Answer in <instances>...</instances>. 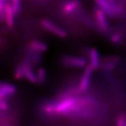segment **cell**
<instances>
[{
	"mask_svg": "<svg viewBox=\"0 0 126 126\" xmlns=\"http://www.w3.org/2000/svg\"><path fill=\"white\" fill-rule=\"evenodd\" d=\"M96 6L101 9L108 17L113 18L122 13V6L112 0H95Z\"/></svg>",
	"mask_w": 126,
	"mask_h": 126,
	"instance_id": "1",
	"label": "cell"
},
{
	"mask_svg": "<svg viewBox=\"0 0 126 126\" xmlns=\"http://www.w3.org/2000/svg\"><path fill=\"white\" fill-rule=\"evenodd\" d=\"M94 16L95 24L99 31L102 34H109L110 25L108 21L109 17L107 15L96 6L94 11Z\"/></svg>",
	"mask_w": 126,
	"mask_h": 126,
	"instance_id": "2",
	"label": "cell"
},
{
	"mask_svg": "<svg viewBox=\"0 0 126 126\" xmlns=\"http://www.w3.org/2000/svg\"><path fill=\"white\" fill-rule=\"evenodd\" d=\"M40 25L46 31L59 38H64L67 36V32L64 28L49 19H42Z\"/></svg>",
	"mask_w": 126,
	"mask_h": 126,
	"instance_id": "3",
	"label": "cell"
},
{
	"mask_svg": "<svg viewBox=\"0 0 126 126\" xmlns=\"http://www.w3.org/2000/svg\"><path fill=\"white\" fill-rule=\"evenodd\" d=\"M59 63L65 67L82 68L86 67L87 60L81 57L64 55L59 59Z\"/></svg>",
	"mask_w": 126,
	"mask_h": 126,
	"instance_id": "4",
	"label": "cell"
},
{
	"mask_svg": "<svg viewBox=\"0 0 126 126\" xmlns=\"http://www.w3.org/2000/svg\"><path fill=\"white\" fill-rule=\"evenodd\" d=\"M81 3L79 0H66L61 5L62 12L66 16L73 15L80 12Z\"/></svg>",
	"mask_w": 126,
	"mask_h": 126,
	"instance_id": "5",
	"label": "cell"
},
{
	"mask_svg": "<svg viewBox=\"0 0 126 126\" xmlns=\"http://www.w3.org/2000/svg\"><path fill=\"white\" fill-rule=\"evenodd\" d=\"M16 92L15 86L8 82L0 81V99L10 100Z\"/></svg>",
	"mask_w": 126,
	"mask_h": 126,
	"instance_id": "6",
	"label": "cell"
},
{
	"mask_svg": "<svg viewBox=\"0 0 126 126\" xmlns=\"http://www.w3.org/2000/svg\"><path fill=\"white\" fill-rule=\"evenodd\" d=\"M48 50V45L43 41L38 40H33L30 41L27 45L28 52L42 54Z\"/></svg>",
	"mask_w": 126,
	"mask_h": 126,
	"instance_id": "7",
	"label": "cell"
},
{
	"mask_svg": "<svg viewBox=\"0 0 126 126\" xmlns=\"http://www.w3.org/2000/svg\"><path fill=\"white\" fill-rule=\"evenodd\" d=\"M89 66L93 70L96 69L100 66V57L98 50L95 48L90 49L88 52Z\"/></svg>",
	"mask_w": 126,
	"mask_h": 126,
	"instance_id": "8",
	"label": "cell"
},
{
	"mask_svg": "<svg viewBox=\"0 0 126 126\" xmlns=\"http://www.w3.org/2000/svg\"><path fill=\"white\" fill-rule=\"evenodd\" d=\"M13 10L9 3L5 4V21L9 28L13 27L15 23V16Z\"/></svg>",
	"mask_w": 126,
	"mask_h": 126,
	"instance_id": "9",
	"label": "cell"
},
{
	"mask_svg": "<svg viewBox=\"0 0 126 126\" xmlns=\"http://www.w3.org/2000/svg\"><path fill=\"white\" fill-rule=\"evenodd\" d=\"M110 39L111 42L113 44L115 45H120L122 43V34L120 32H114L111 35Z\"/></svg>",
	"mask_w": 126,
	"mask_h": 126,
	"instance_id": "10",
	"label": "cell"
},
{
	"mask_svg": "<svg viewBox=\"0 0 126 126\" xmlns=\"http://www.w3.org/2000/svg\"><path fill=\"white\" fill-rule=\"evenodd\" d=\"M10 4L16 16L20 13L22 9V0H11Z\"/></svg>",
	"mask_w": 126,
	"mask_h": 126,
	"instance_id": "11",
	"label": "cell"
},
{
	"mask_svg": "<svg viewBox=\"0 0 126 126\" xmlns=\"http://www.w3.org/2000/svg\"><path fill=\"white\" fill-rule=\"evenodd\" d=\"M81 17L85 24L89 27H92L93 25V23L87 15L84 12H81Z\"/></svg>",
	"mask_w": 126,
	"mask_h": 126,
	"instance_id": "12",
	"label": "cell"
},
{
	"mask_svg": "<svg viewBox=\"0 0 126 126\" xmlns=\"http://www.w3.org/2000/svg\"><path fill=\"white\" fill-rule=\"evenodd\" d=\"M5 2L0 0V21H5Z\"/></svg>",
	"mask_w": 126,
	"mask_h": 126,
	"instance_id": "13",
	"label": "cell"
},
{
	"mask_svg": "<svg viewBox=\"0 0 126 126\" xmlns=\"http://www.w3.org/2000/svg\"><path fill=\"white\" fill-rule=\"evenodd\" d=\"M125 116L121 115L117 120L116 126H125Z\"/></svg>",
	"mask_w": 126,
	"mask_h": 126,
	"instance_id": "14",
	"label": "cell"
},
{
	"mask_svg": "<svg viewBox=\"0 0 126 126\" xmlns=\"http://www.w3.org/2000/svg\"><path fill=\"white\" fill-rule=\"evenodd\" d=\"M2 0V1H4V2H5V1H7V0Z\"/></svg>",
	"mask_w": 126,
	"mask_h": 126,
	"instance_id": "15",
	"label": "cell"
},
{
	"mask_svg": "<svg viewBox=\"0 0 126 126\" xmlns=\"http://www.w3.org/2000/svg\"><path fill=\"white\" fill-rule=\"evenodd\" d=\"M1 39H0V44L1 43Z\"/></svg>",
	"mask_w": 126,
	"mask_h": 126,
	"instance_id": "16",
	"label": "cell"
},
{
	"mask_svg": "<svg viewBox=\"0 0 126 126\" xmlns=\"http://www.w3.org/2000/svg\"><path fill=\"white\" fill-rule=\"evenodd\" d=\"M113 0V1H115L116 0Z\"/></svg>",
	"mask_w": 126,
	"mask_h": 126,
	"instance_id": "17",
	"label": "cell"
},
{
	"mask_svg": "<svg viewBox=\"0 0 126 126\" xmlns=\"http://www.w3.org/2000/svg\"></svg>",
	"mask_w": 126,
	"mask_h": 126,
	"instance_id": "18",
	"label": "cell"
}]
</instances>
